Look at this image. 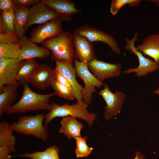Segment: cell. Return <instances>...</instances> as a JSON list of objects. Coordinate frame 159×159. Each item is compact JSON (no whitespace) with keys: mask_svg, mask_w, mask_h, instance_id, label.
I'll use <instances>...</instances> for the list:
<instances>
[{"mask_svg":"<svg viewBox=\"0 0 159 159\" xmlns=\"http://www.w3.org/2000/svg\"><path fill=\"white\" fill-rule=\"evenodd\" d=\"M28 83L22 85L23 88L21 99L16 103L12 105L5 113L12 114L23 113L32 111L44 110L50 111L51 104L49 100L52 97L57 95L56 92L41 94L36 93L31 90Z\"/></svg>","mask_w":159,"mask_h":159,"instance_id":"obj_1","label":"cell"},{"mask_svg":"<svg viewBox=\"0 0 159 159\" xmlns=\"http://www.w3.org/2000/svg\"><path fill=\"white\" fill-rule=\"evenodd\" d=\"M88 107V105L82 100H77L76 103L72 105L66 103L59 105L53 102L50 110L45 115L44 125L47 127L55 118L71 116L85 120L90 127L93 125L97 114L90 112L87 109Z\"/></svg>","mask_w":159,"mask_h":159,"instance_id":"obj_2","label":"cell"},{"mask_svg":"<svg viewBox=\"0 0 159 159\" xmlns=\"http://www.w3.org/2000/svg\"><path fill=\"white\" fill-rule=\"evenodd\" d=\"M41 44L51 51L52 61H65L73 63L75 54L72 34L70 32L64 31L56 36L46 39Z\"/></svg>","mask_w":159,"mask_h":159,"instance_id":"obj_3","label":"cell"},{"mask_svg":"<svg viewBox=\"0 0 159 159\" xmlns=\"http://www.w3.org/2000/svg\"><path fill=\"white\" fill-rule=\"evenodd\" d=\"M45 115L41 113L35 115L20 117L17 121L10 125V128L13 131L26 135H32L46 142L49 136L47 127L43 124Z\"/></svg>","mask_w":159,"mask_h":159,"instance_id":"obj_4","label":"cell"},{"mask_svg":"<svg viewBox=\"0 0 159 159\" xmlns=\"http://www.w3.org/2000/svg\"><path fill=\"white\" fill-rule=\"evenodd\" d=\"M138 36V34L136 32L132 39L126 38V44L125 48L137 56L139 63L138 66L133 68H127V69L123 72L125 74L135 73L137 77H145L148 74L159 69V65L153 60L146 57L136 49L135 43L136 40H139Z\"/></svg>","mask_w":159,"mask_h":159,"instance_id":"obj_5","label":"cell"},{"mask_svg":"<svg viewBox=\"0 0 159 159\" xmlns=\"http://www.w3.org/2000/svg\"><path fill=\"white\" fill-rule=\"evenodd\" d=\"M77 75L83 81L85 86L82 91V100L88 105L92 100V95L96 91V87L103 86L102 82L98 80L89 70L87 65L75 59L73 62Z\"/></svg>","mask_w":159,"mask_h":159,"instance_id":"obj_6","label":"cell"},{"mask_svg":"<svg viewBox=\"0 0 159 159\" xmlns=\"http://www.w3.org/2000/svg\"><path fill=\"white\" fill-rule=\"evenodd\" d=\"M104 88L98 92L105 101V119L109 120L117 115L120 112L124 103L126 95L121 91L112 92L110 90L107 84H104Z\"/></svg>","mask_w":159,"mask_h":159,"instance_id":"obj_7","label":"cell"},{"mask_svg":"<svg viewBox=\"0 0 159 159\" xmlns=\"http://www.w3.org/2000/svg\"><path fill=\"white\" fill-rule=\"evenodd\" d=\"M74 33L84 37L91 42H101L108 45L114 53L120 54L118 43L111 34L85 24L76 29Z\"/></svg>","mask_w":159,"mask_h":159,"instance_id":"obj_8","label":"cell"},{"mask_svg":"<svg viewBox=\"0 0 159 159\" xmlns=\"http://www.w3.org/2000/svg\"><path fill=\"white\" fill-rule=\"evenodd\" d=\"M62 20L59 17L40 24L32 32L29 40L36 44H41L46 39L62 32Z\"/></svg>","mask_w":159,"mask_h":159,"instance_id":"obj_9","label":"cell"},{"mask_svg":"<svg viewBox=\"0 0 159 159\" xmlns=\"http://www.w3.org/2000/svg\"><path fill=\"white\" fill-rule=\"evenodd\" d=\"M58 16L54 10L40 0L30 8L26 22L24 27L25 33L34 24H41Z\"/></svg>","mask_w":159,"mask_h":159,"instance_id":"obj_10","label":"cell"},{"mask_svg":"<svg viewBox=\"0 0 159 159\" xmlns=\"http://www.w3.org/2000/svg\"><path fill=\"white\" fill-rule=\"evenodd\" d=\"M88 68L93 75L99 80L119 76L121 73V65L119 63H111L95 59L87 64Z\"/></svg>","mask_w":159,"mask_h":159,"instance_id":"obj_11","label":"cell"},{"mask_svg":"<svg viewBox=\"0 0 159 159\" xmlns=\"http://www.w3.org/2000/svg\"><path fill=\"white\" fill-rule=\"evenodd\" d=\"M72 40L75 59L87 64L97 59L92 42L86 37L73 32Z\"/></svg>","mask_w":159,"mask_h":159,"instance_id":"obj_12","label":"cell"},{"mask_svg":"<svg viewBox=\"0 0 159 159\" xmlns=\"http://www.w3.org/2000/svg\"><path fill=\"white\" fill-rule=\"evenodd\" d=\"M24 60L16 58H0V86L14 84Z\"/></svg>","mask_w":159,"mask_h":159,"instance_id":"obj_13","label":"cell"},{"mask_svg":"<svg viewBox=\"0 0 159 159\" xmlns=\"http://www.w3.org/2000/svg\"><path fill=\"white\" fill-rule=\"evenodd\" d=\"M21 52L18 59L19 60L39 58L44 59L51 55V52L48 49L40 47L31 41L24 35L20 39Z\"/></svg>","mask_w":159,"mask_h":159,"instance_id":"obj_14","label":"cell"},{"mask_svg":"<svg viewBox=\"0 0 159 159\" xmlns=\"http://www.w3.org/2000/svg\"><path fill=\"white\" fill-rule=\"evenodd\" d=\"M43 3L55 11L62 21H70L73 16L81 14L82 11L77 9L76 4L68 0H41Z\"/></svg>","mask_w":159,"mask_h":159,"instance_id":"obj_15","label":"cell"},{"mask_svg":"<svg viewBox=\"0 0 159 159\" xmlns=\"http://www.w3.org/2000/svg\"><path fill=\"white\" fill-rule=\"evenodd\" d=\"M55 71L49 65L40 64L29 83L40 90H44L51 86L55 79Z\"/></svg>","mask_w":159,"mask_h":159,"instance_id":"obj_16","label":"cell"},{"mask_svg":"<svg viewBox=\"0 0 159 159\" xmlns=\"http://www.w3.org/2000/svg\"><path fill=\"white\" fill-rule=\"evenodd\" d=\"M55 69L59 71L69 82L77 101L82 100L83 87L76 80L77 74L73 63L65 61H56Z\"/></svg>","mask_w":159,"mask_h":159,"instance_id":"obj_17","label":"cell"},{"mask_svg":"<svg viewBox=\"0 0 159 159\" xmlns=\"http://www.w3.org/2000/svg\"><path fill=\"white\" fill-rule=\"evenodd\" d=\"M136 48L144 56L150 57L159 65V32L148 36Z\"/></svg>","mask_w":159,"mask_h":159,"instance_id":"obj_18","label":"cell"},{"mask_svg":"<svg viewBox=\"0 0 159 159\" xmlns=\"http://www.w3.org/2000/svg\"><path fill=\"white\" fill-rule=\"evenodd\" d=\"M17 81L14 84L0 86V117L12 105L17 95V90L21 85Z\"/></svg>","mask_w":159,"mask_h":159,"instance_id":"obj_19","label":"cell"},{"mask_svg":"<svg viewBox=\"0 0 159 159\" xmlns=\"http://www.w3.org/2000/svg\"><path fill=\"white\" fill-rule=\"evenodd\" d=\"M61 127L59 132L66 136L68 139H74L81 136V131L84 127L82 123L76 118L71 116L63 117L60 122Z\"/></svg>","mask_w":159,"mask_h":159,"instance_id":"obj_20","label":"cell"},{"mask_svg":"<svg viewBox=\"0 0 159 159\" xmlns=\"http://www.w3.org/2000/svg\"><path fill=\"white\" fill-rule=\"evenodd\" d=\"M10 128L9 122L3 120L0 123V149L15 152L16 138Z\"/></svg>","mask_w":159,"mask_h":159,"instance_id":"obj_21","label":"cell"},{"mask_svg":"<svg viewBox=\"0 0 159 159\" xmlns=\"http://www.w3.org/2000/svg\"><path fill=\"white\" fill-rule=\"evenodd\" d=\"M39 64L35 59L25 60L19 71L16 80L21 85L29 83Z\"/></svg>","mask_w":159,"mask_h":159,"instance_id":"obj_22","label":"cell"},{"mask_svg":"<svg viewBox=\"0 0 159 159\" xmlns=\"http://www.w3.org/2000/svg\"><path fill=\"white\" fill-rule=\"evenodd\" d=\"M60 149L56 145H53L43 151H36L11 156L12 157H25L31 159H60Z\"/></svg>","mask_w":159,"mask_h":159,"instance_id":"obj_23","label":"cell"},{"mask_svg":"<svg viewBox=\"0 0 159 159\" xmlns=\"http://www.w3.org/2000/svg\"><path fill=\"white\" fill-rule=\"evenodd\" d=\"M29 9L30 8L18 7L14 12L16 34L20 39L25 33L24 27L27 21Z\"/></svg>","mask_w":159,"mask_h":159,"instance_id":"obj_24","label":"cell"},{"mask_svg":"<svg viewBox=\"0 0 159 159\" xmlns=\"http://www.w3.org/2000/svg\"><path fill=\"white\" fill-rule=\"evenodd\" d=\"M20 43H0V58L18 59L21 52Z\"/></svg>","mask_w":159,"mask_h":159,"instance_id":"obj_25","label":"cell"},{"mask_svg":"<svg viewBox=\"0 0 159 159\" xmlns=\"http://www.w3.org/2000/svg\"><path fill=\"white\" fill-rule=\"evenodd\" d=\"M87 139L86 136L75 139L76 148L75 152L77 158H87L92 153L93 148L88 146Z\"/></svg>","mask_w":159,"mask_h":159,"instance_id":"obj_26","label":"cell"},{"mask_svg":"<svg viewBox=\"0 0 159 159\" xmlns=\"http://www.w3.org/2000/svg\"><path fill=\"white\" fill-rule=\"evenodd\" d=\"M0 21L5 31L16 34L14 26V14L13 10L1 11Z\"/></svg>","mask_w":159,"mask_h":159,"instance_id":"obj_27","label":"cell"},{"mask_svg":"<svg viewBox=\"0 0 159 159\" xmlns=\"http://www.w3.org/2000/svg\"><path fill=\"white\" fill-rule=\"evenodd\" d=\"M51 86L59 97L69 100L75 99L73 91L67 87L58 83L55 79Z\"/></svg>","mask_w":159,"mask_h":159,"instance_id":"obj_28","label":"cell"},{"mask_svg":"<svg viewBox=\"0 0 159 159\" xmlns=\"http://www.w3.org/2000/svg\"><path fill=\"white\" fill-rule=\"evenodd\" d=\"M141 0H113L111 3L110 11L113 15H115L124 6L128 5L133 7L139 5Z\"/></svg>","mask_w":159,"mask_h":159,"instance_id":"obj_29","label":"cell"},{"mask_svg":"<svg viewBox=\"0 0 159 159\" xmlns=\"http://www.w3.org/2000/svg\"><path fill=\"white\" fill-rule=\"evenodd\" d=\"M20 40L16 34L6 31L0 33V43L15 44L19 43Z\"/></svg>","mask_w":159,"mask_h":159,"instance_id":"obj_30","label":"cell"},{"mask_svg":"<svg viewBox=\"0 0 159 159\" xmlns=\"http://www.w3.org/2000/svg\"><path fill=\"white\" fill-rule=\"evenodd\" d=\"M17 7L14 0H0V9L2 12L13 10L14 12Z\"/></svg>","mask_w":159,"mask_h":159,"instance_id":"obj_31","label":"cell"},{"mask_svg":"<svg viewBox=\"0 0 159 159\" xmlns=\"http://www.w3.org/2000/svg\"><path fill=\"white\" fill-rule=\"evenodd\" d=\"M39 0H14L18 7L29 8L38 2Z\"/></svg>","mask_w":159,"mask_h":159,"instance_id":"obj_32","label":"cell"},{"mask_svg":"<svg viewBox=\"0 0 159 159\" xmlns=\"http://www.w3.org/2000/svg\"><path fill=\"white\" fill-rule=\"evenodd\" d=\"M55 79L57 81L59 84L67 87L73 91L71 85L66 79L59 71L55 69Z\"/></svg>","mask_w":159,"mask_h":159,"instance_id":"obj_33","label":"cell"},{"mask_svg":"<svg viewBox=\"0 0 159 159\" xmlns=\"http://www.w3.org/2000/svg\"><path fill=\"white\" fill-rule=\"evenodd\" d=\"M144 156L139 151H137L135 153V158L132 159H145Z\"/></svg>","mask_w":159,"mask_h":159,"instance_id":"obj_34","label":"cell"},{"mask_svg":"<svg viewBox=\"0 0 159 159\" xmlns=\"http://www.w3.org/2000/svg\"><path fill=\"white\" fill-rule=\"evenodd\" d=\"M149 1L154 3L155 6L159 8V0H151Z\"/></svg>","mask_w":159,"mask_h":159,"instance_id":"obj_35","label":"cell"},{"mask_svg":"<svg viewBox=\"0 0 159 159\" xmlns=\"http://www.w3.org/2000/svg\"><path fill=\"white\" fill-rule=\"evenodd\" d=\"M153 94H157L159 95V86L158 89L153 91Z\"/></svg>","mask_w":159,"mask_h":159,"instance_id":"obj_36","label":"cell"}]
</instances>
